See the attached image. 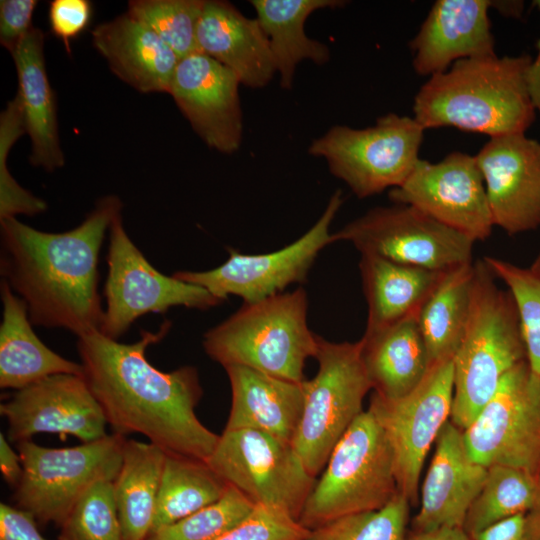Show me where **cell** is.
<instances>
[{
	"label": "cell",
	"mask_w": 540,
	"mask_h": 540,
	"mask_svg": "<svg viewBox=\"0 0 540 540\" xmlns=\"http://www.w3.org/2000/svg\"><path fill=\"white\" fill-rule=\"evenodd\" d=\"M250 3L269 41L282 88L292 87L296 66L301 61L308 59L322 65L329 60L328 47L309 38L304 24L314 11L339 7L343 1L252 0Z\"/></svg>",
	"instance_id": "cell-29"
},
{
	"label": "cell",
	"mask_w": 540,
	"mask_h": 540,
	"mask_svg": "<svg viewBox=\"0 0 540 540\" xmlns=\"http://www.w3.org/2000/svg\"><path fill=\"white\" fill-rule=\"evenodd\" d=\"M93 7L88 0H53L48 18L53 35L62 40L70 54L71 40L78 37L90 24Z\"/></svg>",
	"instance_id": "cell-41"
},
{
	"label": "cell",
	"mask_w": 540,
	"mask_h": 540,
	"mask_svg": "<svg viewBox=\"0 0 540 540\" xmlns=\"http://www.w3.org/2000/svg\"><path fill=\"white\" fill-rule=\"evenodd\" d=\"M256 505L229 485L218 501L151 533L146 540H216L244 522Z\"/></svg>",
	"instance_id": "cell-37"
},
{
	"label": "cell",
	"mask_w": 540,
	"mask_h": 540,
	"mask_svg": "<svg viewBox=\"0 0 540 540\" xmlns=\"http://www.w3.org/2000/svg\"><path fill=\"white\" fill-rule=\"evenodd\" d=\"M342 203V192L337 190L317 222L277 251L250 255L230 250L229 258L216 268L173 275L205 288L222 302L230 295L254 303L283 293L289 285L306 280L319 252L332 243L329 227Z\"/></svg>",
	"instance_id": "cell-15"
},
{
	"label": "cell",
	"mask_w": 540,
	"mask_h": 540,
	"mask_svg": "<svg viewBox=\"0 0 540 540\" xmlns=\"http://www.w3.org/2000/svg\"><path fill=\"white\" fill-rule=\"evenodd\" d=\"M232 403L225 430L254 429L292 444L304 407V381L240 365L225 367Z\"/></svg>",
	"instance_id": "cell-23"
},
{
	"label": "cell",
	"mask_w": 540,
	"mask_h": 540,
	"mask_svg": "<svg viewBox=\"0 0 540 540\" xmlns=\"http://www.w3.org/2000/svg\"><path fill=\"white\" fill-rule=\"evenodd\" d=\"M398 492L390 444L367 409L334 447L298 522L311 530L345 515L378 510Z\"/></svg>",
	"instance_id": "cell-6"
},
{
	"label": "cell",
	"mask_w": 540,
	"mask_h": 540,
	"mask_svg": "<svg viewBox=\"0 0 540 540\" xmlns=\"http://www.w3.org/2000/svg\"><path fill=\"white\" fill-rule=\"evenodd\" d=\"M106 308L99 331L118 340L141 316L171 307L207 310L222 303L205 288L159 272L128 236L121 213L109 228Z\"/></svg>",
	"instance_id": "cell-10"
},
{
	"label": "cell",
	"mask_w": 540,
	"mask_h": 540,
	"mask_svg": "<svg viewBox=\"0 0 540 540\" xmlns=\"http://www.w3.org/2000/svg\"><path fill=\"white\" fill-rule=\"evenodd\" d=\"M171 327L142 331L133 343H120L99 330L77 337L82 376L100 404L113 433L142 434L167 453L207 461L219 435L208 429L195 409L203 395L196 367L170 372L154 367L147 348Z\"/></svg>",
	"instance_id": "cell-1"
},
{
	"label": "cell",
	"mask_w": 540,
	"mask_h": 540,
	"mask_svg": "<svg viewBox=\"0 0 540 540\" xmlns=\"http://www.w3.org/2000/svg\"><path fill=\"white\" fill-rule=\"evenodd\" d=\"M528 540H540V503L526 514Z\"/></svg>",
	"instance_id": "cell-48"
},
{
	"label": "cell",
	"mask_w": 540,
	"mask_h": 540,
	"mask_svg": "<svg viewBox=\"0 0 540 540\" xmlns=\"http://www.w3.org/2000/svg\"><path fill=\"white\" fill-rule=\"evenodd\" d=\"M538 503L537 478L514 467L489 466L484 484L468 510L463 529L473 538L499 521L527 514Z\"/></svg>",
	"instance_id": "cell-33"
},
{
	"label": "cell",
	"mask_w": 540,
	"mask_h": 540,
	"mask_svg": "<svg viewBox=\"0 0 540 540\" xmlns=\"http://www.w3.org/2000/svg\"><path fill=\"white\" fill-rule=\"evenodd\" d=\"M538 487H539V503H540V476H539V478H538ZM539 503H538V504H539ZM535 507H536V506H535Z\"/></svg>",
	"instance_id": "cell-51"
},
{
	"label": "cell",
	"mask_w": 540,
	"mask_h": 540,
	"mask_svg": "<svg viewBox=\"0 0 540 540\" xmlns=\"http://www.w3.org/2000/svg\"><path fill=\"white\" fill-rule=\"evenodd\" d=\"M359 269L368 315L365 330L392 325L418 315L446 271L361 255Z\"/></svg>",
	"instance_id": "cell-28"
},
{
	"label": "cell",
	"mask_w": 540,
	"mask_h": 540,
	"mask_svg": "<svg viewBox=\"0 0 540 540\" xmlns=\"http://www.w3.org/2000/svg\"><path fill=\"white\" fill-rule=\"evenodd\" d=\"M308 298L299 287L243 305L203 336L205 353L224 368L249 367L282 379L304 381V366L317 351L307 322Z\"/></svg>",
	"instance_id": "cell-5"
},
{
	"label": "cell",
	"mask_w": 540,
	"mask_h": 540,
	"mask_svg": "<svg viewBox=\"0 0 540 540\" xmlns=\"http://www.w3.org/2000/svg\"><path fill=\"white\" fill-rule=\"evenodd\" d=\"M91 34L94 47L121 80L142 93H169L180 59L153 30L126 12Z\"/></svg>",
	"instance_id": "cell-24"
},
{
	"label": "cell",
	"mask_w": 540,
	"mask_h": 540,
	"mask_svg": "<svg viewBox=\"0 0 540 540\" xmlns=\"http://www.w3.org/2000/svg\"><path fill=\"white\" fill-rule=\"evenodd\" d=\"M126 438L117 433L68 448H48L31 440L17 443L23 474L14 492L16 506L41 525L61 526L94 483L114 481Z\"/></svg>",
	"instance_id": "cell-8"
},
{
	"label": "cell",
	"mask_w": 540,
	"mask_h": 540,
	"mask_svg": "<svg viewBox=\"0 0 540 540\" xmlns=\"http://www.w3.org/2000/svg\"><path fill=\"white\" fill-rule=\"evenodd\" d=\"M0 387L19 390L56 374L83 373L81 363L47 347L36 335L25 302L1 280Z\"/></svg>",
	"instance_id": "cell-27"
},
{
	"label": "cell",
	"mask_w": 540,
	"mask_h": 540,
	"mask_svg": "<svg viewBox=\"0 0 540 540\" xmlns=\"http://www.w3.org/2000/svg\"><path fill=\"white\" fill-rule=\"evenodd\" d=\"M35 0L0 1V43L10 53L31 30Z\"/></svg>",
	"instance_id": "cell-42"
},
{
	"label": "cell",
	"mask_w": 540,
	"mask_h": 540,
	"mask_svg": "<svg viewBox=\"0 0 540 540\" xmlns=\"http://www.w3.org/2000/svg\"><path fill=\"white\" fill-rule=\"evenodd\" d=\"M0 469L6 483L15 489L21 480L23 466L19 454L12 449L2 432L0 433Z\"/></svg>",
	"instance_id": "cell-45"
},
{
	"label": "cell",
	"mask_w": 540,
	"mask_h": 540,
	"mask_svg": "<svg viewBox=\"0 0 540 540\" xmlns=\"http://www.w3.org/2000/svg\"><path fill=\"white\" fill-rule=\"evenodd\" d=\"M486 474L487 467L469 455L463 430L449 420L435 442V451L421 487L420 507L412 519L410 532L463 528Z\"/></svg>",
	"instance_id": "cell-20"
},
{
	"label": "cell",
	"mask_w": 540,
	"mask_h": 540,
	"mask_svg": "<svg viewBox=\"0 0 540 540\" xmlns=\"http://www.w3.org/2000/svg\"><path fill=\"white\" fill-rule=\"evenodd\" d=\"M0 414L16 444L39 433L72 435L83 443L108 435L104 412L81 375L56 374L16 390Z\"/></svg>",
	"instance_id": "cell-17"
},
{
	"label": "cell",
	"mask_w": 540,
	"mask_h": 540,
	"mask_svg": "<svg viewBox=\"0 0 540 540\" xmlns=\"http://www.w3.org/2000/svg\"><path fill=\"white\" fill-rule=\"evenodd\" d=\"M469 455L540 476V376L527 360L511 369L473 422L463 430Z\"/></svg>",
	"instance_id": "cell-12"
},
{
	"label": "cell",
	"mask_w": 540,
	"mask_h": 540,
	"mask_svg": "<svg viewBox=\"0 0 540 540\" xmlns=\"http://www.w3.org/2000/svg\"><path fill=\"white\" fill-rule=\"evenodd\" d=\"M43 31L32 27L11 52L18 75V93L24 113L26 133L32 142L29 161L47 172L64 165L60 146L56 101L48 80L44 57Z\"/></svg>",
	"instance_id": "cell-25"
},
{
	"label": "cell",
	"mask_w": 540,
	"mask_h": 540,
	"mask_svg": "<svg viewBox=\"0 0 540 540\" xmlns=\"http://www.w3.org/2000/svg\"><path fill=\"white\" fill-rule=\"evenodd\" d=\"M474 261L446 271L418 313L430 366L452 360L469 319Z\"/></svg>",
	"instance_id": "cell-31"
},
{
	"label": "cell",
	"mask_w": 540,
	"mask_h": 540,
	"mask_svg": "<svg viewBox=\"0 0 540 540\" xmlns=\"http://www.w3.org/2000/svg\"><path fill=\"white\" fill-rule=\"evenodd\" d=\"M418 315L392 325L365 330L359 340L361 360L374 393L398 399L413 391L430 368Z\"/></svg>",
	"instance_id": "cell-26"
},
{
	"label": "cell",
	"mask_w": 540,
	"mask_h": 540,
	"mask_svg": "<svg viewBox=\"0 0 540 540\" xmlns=\"http://www.w3.org/2000/svg\"><path fill=\"white\" fill-rule=\"evenodd\" d=\"M240 84L229 68L196 52L179 60L169 94L208 147L231 154L242 141Z\"/></svg>",
	"instance_id": "cell-19"
},
{
	"label": "cell",
	"mask_w": 540,
	"mask_h": 540,
	"mask_svg": "<svg viewBox=\"0 0 540 540\" xmlns=\"http://www.w3.org/2000/svg\"><path fill=\"white\" fill-rule=\"evenodd\" d=\"M425 129L414 117L381 116L365 129L331 127L315 139L308 152L326 160L330 172L358 198L400 186L419 161Z\"/></svg>",
	"instance_id": "cell-9"
},
{
	"label": "cell",
	"mask_w": 540,
	"mask_h": 540,
	"mask_svg": "<svg viewBox=\"0 0 540 540\" xmlns=\"http://www.w3.org/2000/svg\"><path fill=\"white\" fill-rule=\"evenodd\" d=\"M406 540H472V538L459 527H444L426 532H409Z\"/></svg>",
	"instance_id": "cell-46"
},
{
	"label": "cell",
	"mask_w": 540,
	"mask_h": 540,
	"mask_svg": "<svg viewBox=\"0 0 540 540\" xmlns=\"http://www.w3.org/2000/svg\"><path fill=\"white\" fill-rule=\"evenodd\" d=\"M491 7H496L502 14L519 17L522 13V1H491Z\"/></svg>",
	"instance_id": "cell-49"
},
{
	"label": "cell",
	"mask_w": 540,
	"mask_h": 540,
	"mask_svg": "<svg viewBox=\"0 0 540 540\" xmlns=\"http://www.w3.org/2000/svg\"><path fill=\"white\" fill-rule=\"evenodd\" d=\"M0 540H47L39 532L35 517L19 508L0 504Z\"/></svg>",
	"instance_id": "cell-43"
},
{
	"label": "cell",
	"mask_w": 540,
	"mask_h": 540,
	"mask_svg": "<svg viewBox=\"0 0 540 540\" xmlns=\"http://www.w3.org/2000/svg\"><path fill=\"white\" fill-rule=\"evenodd\" d=\"M331 239L350 242L361 255L436 271L473 262L475 243L418 209L402 204L371 209L331 234Z\"/></svg>",
	"instance_id": "cell-14"
},
{
	"label": "cell",
	"mask_w": 540,
	"mask_h": 540,
	"mask_svg": "<svg viewBox=\"0 0 540 540\" xmlns=\"http://www.w3.org/2000/svg\"><path fill=\"white\" fill-rule=\"evenodd\" d=\"M532 57L466 58L431 76L414 99V119L426 130L455 127L491 137L525 133L535 119L529 89Z\"/></svg>",
	"instance_id": "cell-3"
},
{
	"label": "cell",
	"mask_w": 540,
	"mask_h": 540,
	"mask_svg": "<svg viewBox=\"0 0 540 540\" xmlns=\"http://www.w3.org/2000/svg\"><path fill=\"white\" fill-rule=\"evenodd\" d=\"M314 358L318 370L304 381V407L292 446L307 471H323L338 441L364 411L363 400L371 390L360 344L332 342L320 336Z\"/></svg>",
	"instance_id": "cell-7"
},
{
	"label": "cell",
	"mask_w": 540,
	"mask_h": 540,
	"mask_svg": "<svg viewBox=\"0 0 540 540\" xmlns=\"http://www.w3.org/2000/svg\"><path fill=\"white\" fill-rule=\"evenodd\" d=\"M396 204L412 206L474 242L494 227L475 156L453 152L437 163L419 159L409 177L389 191Z\"/></svg>",
	"instance_id": "cell-16"
},
{
	"label": "cell",
	"mask_w": 540,
	"mask_h": 540,
	"mask_svg": "<svg viewBox=\"0 0 540 540\" xmlns=\"http://www.w3.org/2000/svg\"><path fill=\"white\" fill-rule=\"evenodd\" d=\"M532 266L534 267H540V252L539 254L535 257V259L533 260V262L531 263Z\"/></svg>",
	"instance_id": "cell-50"
},
{
	"label": "cell",
	"mask_w": 540,
	"mask_h": 540,
	"mask_svg": "<svg viewBox=\"0 0 540 540\" xmlns=\"http://www.w3.org/2000/svg\"><path fill=\"white\" fill-rule=\"evenodd\" d=\"M58 540H123L113 481L91 485L60 526Z\"/></svg>",
	"instance_id": "cell-38"
},
{
	"label": "cell",
	"mask_w": 540,
	"mask_h": 540,
	"mask_svg": "<svg viewBox=\"0 0 540 540\" xmlns=\"http://www.w3.org/2000/svg\"><path fill=\"white\" fill-rule=\"evenodd\" d=\"M534 4L540 10V0H536ZM537 50L538 54L536 58L532 60L528 80L534 106L536 111L540 113V38L537 42Z\"/></svg>",
	"instance_id": "cell-47"
},
{
	"label": "cell",
	"mask_w": 540,
	"mask_h": 540,
	"mask_svg": "<svg viewBox=\"0 0 540 540\" xmlns=\"http://www.w3.org/2000/svg\"><path fill=\"white\" fill-rule=\"evenodd\" d=\"M114 195L100 198L77 227L49 233L16 219H0V273L26 304L35 326L63 328L77 337L99 330L98 258L106 232L121 213Z\"/></svg>",
	"instance_id": "cell-2"
},
{
	"label": "cell",
	"mask_w": 540,
	"mask_h": 540,
	"mask_svg": "<svg viewBox=\"0 0 540 540\" xmlns=\"http://www.w3.org/2000/svg\"><path fill=\"white\" fill-rule=\"evenodd\" d=\"M494 226L513 236L540 227V142L525 133L491 137L475 156Z\"/></svg>",
	"instance_id": "cell-18"
},
{
	"label": "cell",
	"mask_w": 540,
	"mask_h": 540,
	"mask_svg": "<svg viewBox=\"0 0 540 540\" xmlns=\"http://www.w3.org/2000/svg\"><path fill=\"white\" fill-rule=\"evenodd\" d=\"M228 488L206 461L166 453L151 533L218 501Z\"/></svg>",
	"instance_id": "cell-32"
},
{
	"label": "cell",
	"mask_w": 540,
	"mask_h": 540,
	"mask_svg": "<svg viewBox=\"0 0 540 540\" xmlns=\"http://www.w3.org/2000/svg\"><path fill=\"white\" fill-rule=\"evenodd\" d=\"M487 0H438L411 41L413 68L422 76L445 72L456 61L495 55Z\"/></svg>",
	"instance_id": "cell-21"
},
{
	"label": "cell",
	"mask_w": 540,
	"mask_h": 540,
	"mask_svg": "<svg viewBox=\"0 0 540 540\" xmlns=\"http://www.w3.org/2000/svg\"><path fill=\"white\" fill-rule=\"evenodd\" d=\"M410 506L398 492L384 507L336 518L309 530L302 540H406Z\"/></svg>",
	"instance_id": "cell-34"
},
{
	"label": "cell",
	"mask_w": 540,
	"mask_h": 540,
	"mask_svg": "<svg viewBox=\"0 0 540 540\" xmlns=\"http://www.w3.org/2000/svg\"><path fill=\"white\" fill-rule=\"evenodd\" d=\"M198 52L233 71L241 84L267 85L276 72L269 41L257 19L231 3L205 0L196 29Z\"/></svg>",
	"instance_id": "cell-22"
},
{
	"label": "cell",
	"mask_w": 540,
	"mask_h": 540,
	"mask_svg": "<svg viewBox=\"0 0 540 540\" xmlns=\"http://www.w3.org/2000/svg\"><path fill=\"white\" fill-rule=\"evenodd\" d=\"M166 453L151 442H124L113 481L123 540H146L151 533Z\"/></svg>",
	"instance_id": "cell-30"
},
{
	"label": "cell",
	"mask_w": 540,
	"mask_h": 540,
	"mask_svg": "<svg viewBox=\"0 0 540 540\" xmlns=\"http://www.w3.org/2000/svg\"><path fill=\"white\" fill-rule=\"evenodd\" d=\"M472 540H528L526 514L499 521L476 534Z\"/></svg>",
	"instance_id": "cell-44"
},
{
	"label": "cell",
	"mask_w": 540,
	"mask_h": 540,
	"mask_svg": "<svg viewBox=\"0 0 540 540\" xmlns=\"http://www.w3.org/2000/svg\"><path fill=\"white\" fill-rule=\"evenodd\" d=\"M205 0H132L127 13L153 30L182 59L198 52L196 29Z\"/></svg>",
	"instance_id": "cell-35"
},
{
	"label": "cell",
	"mask_w": 540,
	"mask_h": 540,
	"mask_svg": "<svg viewBox=\"0 0 540 540\" xmlns=\"http://www.w3.org/2000/svg\"><path fill=\"white\" fill-rule=\"evenodd\" d=\"M206 462L256 506L278 508L297 521L317 481L292 444L254 429H224Z\"/></svg>",
	"instance_id": "cell-11"
},
{
	"label": "cell",
	"mask_w": 540,
	"mask_h": 540,
	"mask_svg": "<svg viewBox=\"0 0 540 540\" xmlns=\"http://www.w3.org/2000/svg\"><path fill=\"white\" fill-rule=\"evenodd\" d=\"M516 304L526 346L527 362L540 376V267H522L492 256L483 258Z\"/></svg>",
	"instance_id": "cell-36"
},
{
	"label": "cell",
	"mask_w": 540,
	"mask_h": 540,
	"mask_svg": "<svg viewBox=\"0 0 540 540\" xmlns=\"http://www.w3.org/2000/svg\"><path fill=\"white\" fill-rule=\"evenodd\" d=\"M25 132L23 107L16 95L0 115V219L16 215L34 216L47 210V203L21 187L7 167L10 149Z\"/></svg>",
	"instance_id": "cell-39"
},
{
	"label": "cell",
	"mask_w": 540,
	"mask_h": 540,
	"mask_svg": "<svg viewBox=\"0 0 540 540\" xmlns=\"http://www.w3.org/2000/svg\"><path fill=\"white\" fill-rule=\"evenodd\" d=\"M475 272L469 319L453 362L450 421L465 430L495 393L502 378L527 360L518 310L484 259Z\"/></svg>",
	"instance_id": "cell-4"
},
{
	"label": "cell",
	"mask_w": 540,
	"mask_h": 540,
	"mask_svg": "<svg viewBox=\"0 0 540 540\" xmlns=\"http://www.w3.org/2000/svg\"><path fill=\"white\" fill-rule=\"evenodd\" d=\"M308 532L284 511L259 505L244 522L216 540H302Z\"/></svg>",
	"instance_id": "cell-40"
},
{
	"label": "cell",
	"mask_w": 540,
	"mask_h": 540,
	"mask_svg": "<svg viewBox=\"0 0 540 540\" xmlns=\"http://www.w3.org/2000/svg\"><path fill=\"white\" fill-rule=\"evenodd\" d=\"M453 362L432 364L421 383L409 394L387 399L373 392L368 410L390 444L399 493L411 505L417 502L425 459L453 405Z\"/></svg>",
	"instance_id": "cell-13"
}]
</instances>
